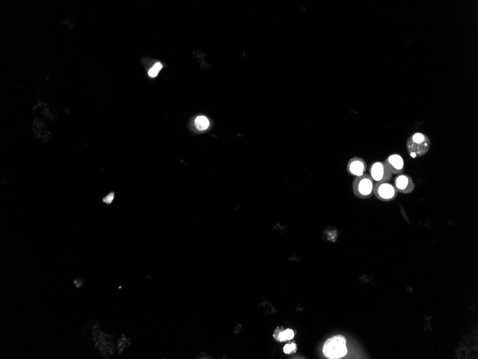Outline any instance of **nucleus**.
<instances>
[{
    "label": "nucleus",
    "mask_w": 478,
    "mask_h": 359,
    "mask_svg": "<svg viewBox=\"0 0 478 359\" xmlns=\"http://www.w3.org/2000/svg\"><path fill=\"white\" fill-rule=\"evenodd\" d=\"M130 342L129 339H127L126 336H122L120 338V340H118V343H117V347H118L119 353L121 354L123 352L124 349L125 348L128 347L130 345Z\"/></svg>",
    "instance_id": "nucleus-10"
},
{
    "label": "nucleus",
    "mask_w": 478,
    "mask_h": 359,
    "mask_svg": "<svg viewBox=\"0 0 478 359\" xmlns=\"http://www.w3.org/2000/svg\"><path fill=\"white\" fill-rule=\"evenodd\" d=\"M370 177L377 182H389L392 178V174L386 169L384 162L375 161L370 166Z\"/></svg>",
    "instance_id": "nucleus-5"
},
{
    "label": "nucleus",
    "mask_w": 478,
    "mask_h": 359,
    "mask_svg": "<svg viewBox=\"0 0 478 359\" xmlns=\"http://www.w3.org/2000/svg\"><path fill=\"white\" fill-rule=\"evenodd\" d=\"M384 164L391 174H402L404 171V162L399 154H391L384 160Z\"/></svg>",
    "instance_id": "nucleus-7"
},
{
    "label": "nucleus",
    "mask_w": 478,
    "mask_h": 359,
    "mask_svg": "<svg viewBox=\"0 0 478 359\" xmlns=\"http://www.w3.org/2000/svg\"><path fill=\"white\" fill-rule=\"evenodd\" d=\"M294 336V333L291 329H287L283 332L280 333L279 335V339L280 342H285L287 340H291Z\"/></svg>",
    "instance_id": "nucleus-11"
},
{
    "label": "nucleus",
    "mask_w": 478,
    "mask_h": 359,
    "mask_svg": "<svg viewBox=\"0 0 478 359\" xmlns=\"http://www.w3.org/2000/svg\"><path fill=\"white\" fill-rule=\"evenodd\" d=\"M406 148L409 156L412 159H416L429 152L431 148V141L425 133L417 132L409 137Z\"/></svg>",
    "instance_id": "nucleus-1"
},
{
    "label": "nucleus",
    "mask_w": 478,
    "mask_h": 359,
    "mask_svg": "<svg viewBox=\"0 0 478 359\" xmlns=\"http://www.w3.org/2000/svg\"><path fill=\"white\" fill-rule=\"evenodd\" d=\"M153 66H154L155 68H157V69L159 70V71H161V70L162 69V68H163L162 64H161V63H156V64L153 65Z\"/></svg>",
    "instance_id": "nucleus-14"
},
{
    "label": "nucleus",
    "mask_w": 478,
    "mask_h": 359,
    "mask_svg": "<svg viewBox=\"0 0 478 359\" xmlns=\"http://www.w3.org/2000/svg\"><path fill=\"white\" fill-rule=\"evenodd\" d=\"M354 193L360 198H368L374 192V180L368 174H363L356 177L353 184Z\"/></svg>",
    "instance_id": "nucleus-3"
},
{
    "label": "nucleus",
    "mask_w": 478,
    "mask_h": 359,
    "mask_svg": "<svg viewBox=\"0 0 478 359\" xmlns=\"http://www.w3.org/2000/svg\"><path fill=\"white\" fill-rule=\"evenodd\" d=\"M375 195L380 200L391 201L395 199L397 190L393 184L389 182H377L374 187Z\"/></svg>",
    "instance_id": "nucleus-4"
},
{
    "label": "nucleus",
    "mask_w": 478,
    "mask_h": 359,
    "mask_svg": "<svg viewBox=\"0 0 478 359\" xmlns=\"http://www.w3.org/2000/svg\"><path fill=\"white\" fill-rule=\"evenodd\" d=\"M296 350V346L294 344H287L284 348V352L285 354H289Z\"/></svg>",
    "instance_id": "nucleus-12"
},
{
    "label": "nucleus",
    "mask_w": 478,
    "mask_h": 359,
    "mask_svg": "<svg viewBox=\"0 0 478 359\" xmlns=\"http://www.w3.org/2000/svg\"><path fill=\"white\" fill-rule=\"evenodd\" d=\"M324 356L328 359L342 358L347 353V341L342 336H333L328 339L323 347Z\"/></svg>",
    "instance_id": "nucleus-2"
},
{
    "label": "nucleus",
    "mask_w": 478,
    "mask_h": 359,
    "mask_svg": "<svg viewBox=\"0 0 478 359\" xmlns=\"http://www.w3.org/2000/svg\"><path fill=\"white\" fill-rule=\"evenodd\" d=\"M195 125L198 130H203L208 128L210 125V122L206 117H203V116H200V117H197V118L195 119Z\"/></svg>",
    "instance_id": "nucleus-9"
},
{
    "label": "nucleus",
    "mask_w": 478,
    "mask_h": 359,
    "mask_svg": "<svg viewBox=\"0 0 478 359\" xmlns=\"http://www.w3.org/2000/svg\"><path fill=\"white\" fill-rule=\"evenodd\" d=\"M159 71V70H158L157 68H155V67L153 66V68H152L151 69H150L149 71H148V76L151 77V78H155V77L158 76Z\"/></svg>",
    "instance_id": "nucleus-13"
},
{
    "label": "nucleus",
    "mask_w": 478,
    "mask_h": 359,
    "mask_svg": "<svg viewBox=\"0 0 478 359\" xmlns=\"http://www.w3.org/2000/svg\"><path fill=\"white\" fill-rule=\"evenodd\" d=\"M367 170L366 162L360 158L355 157L350 159L347 164V172L352 176L360 177L365 174Z\"/></svg>",
    "instance_id": "nucleus-8"
},
{
    "label": "nucleus",
    "mask_w": 478,
    "mask_h": 359,
    "mask_svg": "<svg viewBox=\"0 0 478 359\" xmlns=\"http://www.w3.org/2000/svg\"><path fill=\"white\" fill-rule=\"evenodd\" d=\"M394 184L397 192L404 194L413 192L415 186L412 178L404 174H398L394 179Z\"/></svg>",
    "instance_id": "nucleus-6"
}]
</instances>
